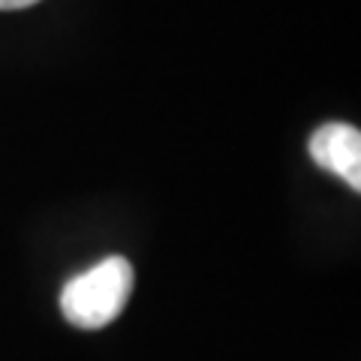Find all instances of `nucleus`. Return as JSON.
Listing matches in <instances>:
<instances>
[{
	"instance_id": "nucleus-1",
	"label": "nucleus",
	"mask_w": 361,
	"mask_h": 361,
	"mask_svg": "<svg viewBox=\"0 0 361 361\" xmlns=\"http://www.w3.org/2000/svg\"><path fill=\"white\" fill-rule=\"evenodd\" d=\"M133 265L123 256H109L85 274L73 277L61 292L66 322L82 331H97L115 322L133 295Z\"/></svg>"
},
{
	"instance_id": "nucleus-2",
	"label": "nucleus",
	"mask_w": 361,
	"mask_h": 361,
	"mask_svg": "<svg viewBox=\"0 0 361 361\" xmlns=\"http://www.w3.org/2000/svg\"><path fill=\"white\" fill-rule=\"evenodd\" d=\"M310 157L322 169L341 175L353 190H361V133L353 123H325L313 133Z\"/></svg>"
},
{
	"instance_id": "nucleus-3",
	"label": "nucleus",
	"mask_w": 361,
	"mask_h": 361,
	"mask_svg": "<svg viewBox=\"0 0 361 361\" xmlns=\"http://www.w3.org/2000/svg\"><path fill=\"white\" fill-rule=\"evenodd\" d=\"M33 4H37V0H0V9H25Z\"/></svg>"
}]
</instances>
